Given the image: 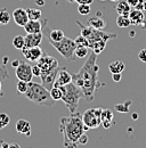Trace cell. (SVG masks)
<instances>
[{
    "label": "cell",
    "instance_id": "1",
    "mask_svg": "<svg viewBox=\"0 0 146 148\" xmlns=\"http://www.w3.org/2000/svg\"><path fill=\"white\" fill-rule=\"evenodd\" d=\"M97 54L91 50L80 71L72 74V82L83 91V98L87 101L94 100L95 91L101 86L98 81L99 66L97 65Z\"/></svg>",
    "mask_w": 146,
    "mask_h": 148
},
{
    "label": "cell",
    "instance_id": "2",
    "mask_svg": "<svg viewBox=\"0 0 146 148\" xmlns=\"http://www.w3.org/2000/svg\"><path fill=\"white\" fill-rule=\"evenodd\" d=\"M59 131L63 134V145L65 148H78L79 139L85 133L82 114L78 112L70 116H64L59 121Z\"/></svg>",
    "mask_w": 146,
    "mask_h": 148
},
{
    "label": "cell",
    "instance_id": "3",
    "mask_svg": "<svg viewBox=\"0 0 146 148\" xmlns=\"http://www.w3.org/2000/svg\"><path fill=\"white\" fill-rule=\"evenodd\" d=\"M36 64L41 70L40 79H41L42 86L45 88H47L48 90H50L54 87L56 75H57V72L59 70L58 60L53 56L43 54Z\"/></svg>",
    "mask_w": 146,
    "mask_h": 148
},
{
    "label": "cell",
    "instance_id": "4",
    "mask_svg": "<svg viewBox=\"0 0 146 148\" xmlns=\"http://www.w3.org/2000/svg\"><path fill=\"white\" fill-rule=\"evenodd\" d=\"M24 95L29 100L39 106L52 107L55 104V100L50 96V91L47 88H45L42 83H36L32 81L29 82L28 90Z\"/></svg>",
    "mask_w": 146,
    "mask_h": 148
},
{
    "label": "cell",
    "instance_id": "5",
    "mask_svg": "<svg viewBox=\"0 0 146 148\" xmlns=\"http://www.w3.org/2000/svg\"><path fill=\"white\" fill-rule=\"evenodd\" d=\"M63 89V97L62 101L66 106V108L71 112V114L78 111L79 103L83 98V91L75 86L73 82L66 84V86H61Z\"/></svg>",
    "mask_w": 146,
    "mask_h": 148
},
{
    "label": "cell",
    "instance_id": "6",
    "mask_svg": "<svg viewBox=\"0 0 146 148\" xmlns=\"http://www.w3.org/2000/svg\"><path fill=\"white\" fill-rule=\"evenodd\" d=\"M49 43L65 59H67V60H74L73 59L74 58V50H75V47H76V43L74 42V40L65 37L63 40H61L58 42L49 41Z\"/></svg>",
    "mask_w": 146,
    "mask_h": 148
},
{
    "label": "cell",
    "instance_id": "7",
    "mask_svg": "<svg viewBox=\"0 0 146 148\" xmlns=\"http://www.w3.org/2000/svg\"><path fill=\"white\" fill-rule=\"evenodd\" d=\"M102 112L103 108L94 107L88 108L82 114V121L89 129H97L102 125Z\"/></svg>",
    "mask_w": 146,
    "mask_h": 148
},
{
    "label": "cell",
    "instance_id": "8",
    "mask_svg": "<svg viewBox=\"0 0 146 148\" xmlns=\"http://www.w3.org/2000/svg\"><path fill=\"white\" fill-rule=\"evenodd\" d=\"M15 74L17 80L31 82L33 73H32V65H30L28 62H21L19 65L15 69Z\"/></svg>",
    "mask_w": 146,
    "mask_h": 148
},
{
    "label": "cell",
    "instance_id": "9",
    "mask_svg": "<svg viewBox=\"0 0 146 148\" xmlns=\"http://www.w3.org/2000/svg\"><path fill=\"white\" fill-rule=\"evenodd\" d=\"M71 82H72V74L66 70V67H59L57 75H56L54 86H56V87L66 86V84H69Z\"/></svg>",
    "mask_w": 146,
    "mask_h": 148
},
{
    "label": "cell",
    "instance_id": "10",
    "mask_svg": "<svg viewBox=\"0 0 146 148\" xmlns=\"http://www.w3.org/2000/svg\"><path fill=\"white\" fill-rule=\"evenodd\" d=\"M22 53H23V55L25 56V59L26 60H29V62H36V63L41 58V56L43 55V51L40 48V46H38V47H31V48L24 47L22 49Z\"/></svg>",
    "mask_w": 146,
    "mask_h": 148
},
{
    "label": "cell",
    "instance_id": "11",
    "mask_svg": "<svg viewBox=\"0 0 146 148\" xmlns=\"http://www.w3.org/2000/svg\"><path fill=\"white\" fill-rule=\"evenodd\" d=\"M25 39V47L31 48V47H38L40 46L42 39H43V33L38 32V33H26L24 37Z\"/></svg>",
    "mask_w": 146,
    "mask_h": 148
},
{
    "label": "cell",
    "instance_id": "12",
    "mask_svg": "<svg viewBox=\"0 0 146 148\" xmlns=\"http://www.w3.org/2000/svg\"><path fill=\"white\" fill-rule=\"evenodd\" d=\"M12 17L14 19V22L16 23V25L22 26V27L29 22L26 9H24V8H16V9L13 12V16H12Z\"/></svg>",
    "mask_w": 146,
    "mask_h": 148
},
{
    "label": "cell",
    "instance_id": "13",
    "mask_svg": "<svg viewBox=\"0 0 146 148\" xmlns=\"http://www.w3.org/2000/svg\"><path fill=\"white\" fill-rule=\"evenodd\" d=\"M45 26H46V24H42L40 21L29 19V22L23 27L26 33H38V32H42V29Z\"/></svg>",
    "mask_w": 146,
    "mask_h": 148
},
{
    "label": "cell",
    "instance_id": "14",
    "mask_svg": "<svg viewBox=\"0 0 146 148\" xmlns=\"http://www.w3.org/2000/svg\"><path fill=\"white\" fill-rule=\"evenodd\" d=\"M129 18L131 22V25H140L142 23H145V16H144V12L138 10L136 8H131L130 13H129Z\"/></svg>",
    "mask_w": 146,
    "mask_h": 148
},
{
    "label": "cell",
    "instance_id": "15",
    "mask_svg": "<svg viewBox=\"0 0 146 148\" xmlns=\"http://www.w3.org/2000/svg\"><path fill=\"white\" fill-rule=\"evenodd\" d=\"M16 131L21 134H25L28 137L31 136V124L26 120H18L16 122Z\"/></svg>",
    "mask_w": 146,
    "mask_h": 148
},
{
    "label": "cell",
    "instance_id": "16",
    "mask_svg": "<svg viewBox=\"0 0 146 148\" xmlns=\"http://www.w3.org/2000/svg\"><path fill=\"white\" fill-rule=\"evenodd\" d=\"M113 124V113L109 108H103L102 112V125L105 129L111 128V125Z\"/></svg>",
    "mask_w": 146,
    "mask_h": 148
},
{
    "label": "cell",
    "instance_id": "17",
    "mask_svg": "<svg viewBox=\"0 0 146 148\" xmlns=\"http://www.w3.org/2000/svg\"><path fill=\"white\" fill-rule=\"evenodd\" d=\"M87 25L91 26L95 30H104L106 27V22L99 16H94L88 19Z\"/></svg>",
    "mask_w": 146,
    "mask_h": 148
},
{
    "label": "cell",
    "instance_id": "18",
    "mask_svg": "<svg viewBox=\"0 0 146 148\" xmlns=\"http://www.w3.org/2000/svg\"><path fill=\"white\" fill-rule=\"evenodd\" d=\"M115 10L119 15H125V16H129V13L131 10V6L128 3L127 1H122L119 0L118 5L115 6Z\"/></svg>",
    "mask_w": 146,
    "mask_h": 148
},
{
    "label": "cell",
    "instance_id": "19",
    "mask_svg": "<svg viewBox=\"0 0 146 148\" xmlns=\"http://www.w3.org/2000/svg\"><path fill=\"white\" fill-rule=\"evenodd\" d=\"M126 69V65L121 60H114L109 65V70L112 74L114 73H122Z\"/></svg>",
    "mask_w": 146,
    "mask_h": 148
},
{
    "label": "cell",
    "instance_id": "20",
    "mask_svg": "<svg viewBox=\"0 0 146 148\" xmlns=\"http://www.w3.org/2000/svg\"><path fill=\"white\" fill-rule=\"evenodd\" d=\"M48 40L49 41H54V42H58L61 40H63L65 36L64 32L62 30H48Z\"/></svg>",
    "mask_w": 146,
    "mask_h": 148
},
{
    "label": "cell",
    "instance_id": "21",
    "mask_svg": "<svg viewBox=\"0 0 146 148\" xmlns=\"http://www.w3.org/2000/svg\"><path fill=\"white\" fill-rule=\"evenodd\" d=\"M89 49L90 48L85 47V46H76L75 50H74V56L78 57V58L85 59L86 57H88V55H89Z\"/></svg>",
    "mask_w": 146,
    "mask_h": 148
},
{
    "label": "cell",
    "instance_id": "22",
    "mask_svg": "<svg viewBox=\"0 0 146 148\" xmlns=\"http://www.w3.org/2000/svg\"><path fill=\"white\" fill-rule=\"evenodd\" d=\"M28 13V17L29 19H33V21H40L42 17V12L38 8H28L26 9Z\"/></svg>",
    "mask_w": 146,
    "mask_h": 148
},
{
    "label": "cell",
    "instance_id": "23",
    "mask_svg": "<svg viewBox=\"0 0 146 148\" xmlns=\"http://www.w3.org/2000/svg\"><path fill=\"white\" fill-rule=\"evenodd\" d=\"M106 42L107 41H104V40H99V41H96V42H94V43H91L90 46V49L95 53V54H97V55H99L103 50H104V48H105V46H106Z\"/></svg>",
    "mask_w": 146,
    "mask_h": 148
},
{
    "label": "cell",
    "instance_id": "24",
    "mask_svg": "<svg viewBox=\"0 0 146 148\" xmlns=\"http://www.w3.org/2000/svg\"><path fill=\"white\" fill-rule=\"evenodd\" d=\"M49 91H50L52 98L54 99L55 101L62 100V97H63V89H62V87H56V86H54Z\"/></svg>",
    "mask_w": 146,
    "mask_h": 148
},
{
    "label": "cell",
    "instance_id": "25",
    "mask_svg": "<svg viewBox=\"0 0 146 148\" xmlns=\"http://www.w3.org/2000/svg\"><path fill=\"white\" fill-rule=\"evenodd\" d=\"M10 14L6 8H1L0 9V25H7L10 22Z\"/></svg>",
    "mask_w": 146,
    "mask_h": 148
},
{
    "label": "cell",
    "instance_id": "26",
    "mask_svg": "<svg viewBox=\"0 0 146 148\" xmlns=\"http://www.w3.org/2000/svg\"><path fill=\"white\" fill-rule=\"evenodd\" d=\"M116 25L119 27H128L131 25V22L129 16H125V15H119L116 18Z\"/></svg>",
    "mask_w": 146,
    "mask_h": 148
},
{
    "label": "cell",
    "instance_id": "27",
    "mask_svg": "<svg viewBox=\"0 0 146 148\" xmlns=\"http://www.w3.org/2000/svg\"><path fill=\"white\" fill-rule=\"evenodd\" d=\"M131 104H132L131 100H128L123 104H116V105H114V110L116 112H119V113H128L129 110H130V105Z\"/></svg>",
    "mask_w": 146,
    "mask_h": 148
},
{
    "label": "cell",
    "instance_id": "28",
    "mask_svg": "<svg viewBox=\"0 0 146 148\" xmlns=\"http://www.w3.org/2000/svg\"><path fill=\"white\" fill-rule=\"evenodd\" d=\"M13 46L18 49V50H22L24 47H25V39L22 36H16V37L13 39Z\"/></svg>",
    "mask_w": 146,
    "mask_h": 148
},
{
    "label": "cell",
    "instance_id": "29",
    "mask_svg": "<svg viewBox=\"0 0 146 148\" xmlns=\"http://www.w3.org/2000/svg\"><path fill=\"white\" fill-rule=\"evenodd\" d=\"M91 12V7L90 5H88V3H79V6H78V13L80 14V15H89Z\"/></svg>",
    "mask_w": 146,
    "mask_h": 148
},
{
    "label": "cell",
    "instance_id": "30",
    "mask_svg": "<svg viewBox=\"0 0 146 148\" xmlns=\"http://www.w3.org/2000/svg\"><path fill=\"white\" fill-rule=\"evenodd\" d=\"M10 122V117L6 113H0V130L6 128Z\"/></svg>",
    "mask_w": 146,
    "mask_h": 148
},
{
    "label": "cell",
    "instance_id": "31",
    "mask_svg": "<svg viewBox=\"0 0 146 148\" xmlns=\"http://www.w3.org/2000/svg\"><path fill=\"white\" fill-rule=\"evenodd\" d=\"M74 42L76 43V46H85V47H88V48H90V45H89V41H88V39L86 37H83V36H78V37L74 39Z\"/></svg>",
    "mask_w": 146,
    "mask_h": 148
},
{
    "label": "cell",
    "instance_id": "32",
    "mask_svg": "<svg viewBox=\"0 0 146 148\" xmlns=\"http://www.w3.org/2000/svg\"><path fill=\"white\" fill-rule=\"evenodd\" d=\"M28 87H29V82H26V81H22V80H18L17 86H16L17 92L23 93V95H24V93L26 92V90H28Z\"/></svg>",
    "mask_w": 146,
    "mask_h": 148
},
{
    "label": "cell",
    "instance_id": "33",
    "mask_svg": "<svg viewBox=\"0 0 146 148\" xmlns=\"http://www.w3.org/2000/svg\"><path fill=\"white\" fill-rule=\"evenodd\" d=\"M8 76L9 75H8V72H7L6 67L0 64V80H6V79H8Z\"/></svg>",
    "mask_w": 146,
    "mask_h": 148
},
{
    "label": "cell",
    "instance_id": "34",
    "mask_svg": "<svg viewBox=\"0 0 146 148\" xmlns=\"http://www.w3.org/2000/svg\"><path fill=\"white\" fill-rule=\"evenodd\" d=\"M32 73H33V76H38L40 77V74H41V70L38 65H32Z\"/></svg>",
    "mask_w": 146,
    "mask_h": 148
},
{
    "label": "cell",
    "instance_id": "35",
    "mask_svg": "<svg viewBox=\"0 0 146 148\" xmlns=\"http://www.w3.org/2000/svg\"><path fill=\"white\" fill-rule=\"evenodd\" d=\"M138 59L142 60L143 63H146V48L145 49H142V50L138 53Z\"/></svg>",
    "mask_w": 146,
    "mask_h": 148
},
{
    "label": "cell",
    "instance_id": "36",
    "mask_svg": "<svg viewBox=\"0 0 146 148\" xmlns=\"http://www.w3.org/2000/svg\"><path fill=\"white\" fill-rule=\"evenodd\" d=\"M88 140H89L88 136H87L86 133H83V134L80 137V139H79V145H86V144L88 143Z\"/></svg>",
    "mask_w": 146,
    "mask_h": 148
},
{
    "label": "cell",
    "instance_id": "37",
    "mask_svg": "<svg viewBox=\"0 0 146 148\" xmlns=\"http://www.w3.org/2000/svg\"><path fill=\"white\" fill-rule=\"evenodd\" d=\"M121 77H122L121 73L112 74V79H113V81H114V82H120V81H121Z\"/></svg>",
    "mask_w": 146,
    "mask_h": 148
},
{
    "label": "cell",
    "instance_id": "38",
    "mask_svg": "<svg viewBox=\"0 0 146 148\" xmlns=\"http://www.w3.org/2000/svg\"><path fill=\"white\" fill-rule=\"evenodd\" d=\"M126 1H127L130 6H131V8H132V7L135 8V7L137 6V3L139 2V0H126Z\"/></svg>",
    "mask_w": 146,
    "mask_h": 148
},
{
    "label": "cell",
    "instance_id": "39",
    "mask_svg": "<svg viewBox=\"0 0 146 148\" xmlns=\"http://www.w3.org/2000/svg\"><path fill=\"white\" fill-rule=\"evenodd\" d=\"M19 63H21V62H19L18 59H14V60H13V62H12L10 64H12V66H13L14 69H16L18 65H19Z\"/></svg>",
    "mask_w": 146,
    "mask_h": 148
},
{
    "label": "cell",
    "instance_id": "40",
    "mask_svg": "<svg viewBox=\"0 0 146 148\" xmlns=\"http://www.w3.org/2000/svg\"><path fill=\"white\" fill-rule=\"evenodd\" d=\"M75 1L78 2V5L79 3H88V5H90L92 2V0H75Z\"/></svg>",
    "mask_w": 146,
    "mask_h": 148
},
{
    "label": "cell",
    "instance_id": "41",
    "mask_svg": "<svg viewBox=\"0 0 146 148\" xmlns=\"http://www.w3.org/2000/svg\"><path fill=\"white\" fill-rule=\"evenodd\" d=\"M45 3H46V0H36V5L40 6V7L45 6Z\"/></svg>",
    "mask_w": 146,
    "mask_h": 148
},
{
    "label": "cell",
    "instance_id": "42",
    "mask_svg": "<svg viewBox=\"0 0 146 148\" xmlns=\"http://www.w3.org/2000/svg\"><path fill=\"white\" fill-rule=\"evenodd\" d=\"M138 117H139L138 113H132V115H131V119H132V120H137Z\"/></svg>",
    "mask_w": 146,
    "mask_h": 148
},
{
    "label": "cell",
    "instance_id": "43",
    "mask_svg": "<svg viewBox=\"0 0 146 148\" xmlns=\"http://www.w3.org/2000/svg\"><path fill=\"white\" fill-rule=\"evenodd\" d=\"M8 146H9L8 144H6V143H2V144H1V147H0V148H8Z\"/></svg>",
    "mask_w": 146,
    "mask_h": 148
},
{
    "label": "cell",
    "instance_id": "44",
    "mask_svg": "<svg viewBox=\"0 0 146 148\" xmlns=\"http://www.w3.org/2000/svg\"><path fill=\"white\" fill-rule=\"evenodd\" d=\"M143 12L146 13V0H144V9H143Z\"/></svg>",
    "mask_w": 146,
    "mask_h": 148
},
{
    "label": "cell",
    "instance_id": "45",
    "mask_svg": "<svg viewBox=\"0 0 146 148\" xmlns=\"http://www.w3.org/2000/svg\"><path fill=\"white\" fill-rule=\"evenodd\" d=\"M130 37H135V31H130Z\"/></svg>",
    "mask_w": 146,
    "mask_h": 148
},
{
    "label": "cell",
    "instance_id": "46",
    "mask_svg": "<svg viewBox=\"0 0 146 148\" xmlns=\"http://www.w3.org/2000/svg\"><path fill=\"white\" fill-rule=\"evenodd\" d=\"M0 95H1V80H0Z\"/></svg>",
    "mask_w": 146,
    "mask_h": 148
},
{
    "label": "cell",
    "instance_id": "47",
    "mask_svg": "<svg viewBox=\"0 0 146 148\" xmlns=\"http://www.w3.org/2000/svg\"><path fill=\"white\" fill-rule=\"evenodd\" d=\"M69 2H73V1H75V0H67Z\"/></svg>",
    "mask_w": 146,
    "mask_h": 148
},
{
    "label": "cell",
    "instance_id": "48",
    "mask_svg": "<svg viewBox=\"0 0 146 148\" xmlns=\"http://www.w3.org/2000/svg\"><path fill=\"white\" fill-rule=\"evenodd\" d=\"M111 1H114L115 2V1H119V0H111Z\"/></svg>",
    "mask_w": 146,
    "mask_h": 148
}]
</instances>
